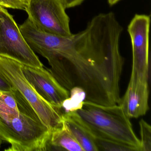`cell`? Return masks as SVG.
Segmentation results:
<instances>
[{
	"instance_id": "cell-17",
	"label": "cell",
	"mask_w": 151,
	"mask_h": 151,
	"mask_svg": "<svg viewBox=\"0 0 151 151\" xmlns=\"http://www.w3.org/2000/svg\"><path fill=\"white\" fill-rule=\"evenodd\" d=\"M121 0H108V2L110 6H113L120 1Z\"/></svg>"
},
{
	"instance_id": "cell-15",
	"label": "cell",
	"mask_w": 151,
	"mask_h": 151,
	"mask_svg": "<svg viewBox=\"0 0 151 151\" xmlns=\"http://www.w3.org/2000/svg\"><path fill=\"white\" fill-rule=\"evenodd\" d=\"M14 89L10 83L0 73V91L11 92L14 91Z\"/></svg>"
},
{
	"instance_id": "cell-4",
	"label": "cell",
	"mask_w": 151,
	"mask_h": 151,
	"mask_svg": "<svg viewBox=\"0 0 151 151\" xmlns=\"http://www.w3.org/2000/svg\"><path fill=\"white\" fill-rule=\"evenodd\" d=\"M22 66L16 61L0 56V73L28 101L51 132L62 124L63 112L37 93L24 76Z\"/></svg>"
},
{
	"instance_id": "cell-8",
	"label": "cell",
	"mask_w": 151,
	"mask_h": 151,
	"mask_svg": "<svg viewBox=\"0 0 151 151\" xmlns=\"http://www.w3.org/2000/svg\"><path fill=\"white\" fill-rule=\"evenodd\" d=\"M150 16L136 14L128 26L132 48V70L148 76Z\"/></svg>"
},
{
	"instance_id": "cell-13",
	"label": "cell",
	"mask_w": 151,
	"mask_h": 151,
	"mask_svg": "<svg viewBox=\"0 0 151 151\" xmlns=\"http://www.w3.org/2000/svg\"><path fill=\"white\" fill-rule=\"evenodd\" d=\"M99 151H130L129 149L111 139L94 136Z\"/></svg>"
},
{
	"instance_id": "cell-7",
	"label": "cell",
	"mask_w": 151,
	"mask_h": 151,
	"mask_svg": "<svg viewBox=\"0 0 151 151\" xmlns=\"http://www.w3.org/2000/svg\"><path fill=\"white\" fill-rule=\"evenodd\" d=\"M22 70L37 93L52 106L62 109L64 102L70 98V92L44 67L36 68L22 64Z\"/></svg>"
},
{
	"instance_id": "cell-5",
	"label": "cell",
	"mask_w": 151,
	"mask_h": 151,
	"mask_svg": "<svg viewBox=\"0 0 151 151\" xmlns=\"http://www.w3.org/2000/svg\"><path fill=\"white\" fill-rule=\"evenodd\" d=\"M0 56L12 59L26 66L44 67L24 39L13 16L5 8L1 6Z\"/></svg>"
},
{
	"instance_id": "cell-14",
	"label": "cell",
	"mask_w": 151,
	"mask_h": 151,
	"mask_svg": "<svg viewBox=\"0 0 151 151\" xmlns=\"http://www.w3.org/2000/svg\"><path fill=\"white\" fill-rule=\"evenodd\" d=\"M29 0H0V6L5 8L25 11Z\"/></svg>"
},
{
	"instance_id": "cell-10",
	"label": "cell",
	"mask_w": 151,
	"mask_h": 151,
	"mask_svg": "<svg viewBox=\"0 0 151 151\" xmlns=\"http://www.w3.org/2000/svg\"><path fill=\"white\" fill-rule=\"evenodd\" d=\"M63 122L84 151H98L95 137L91 129L76 109L63 112Z\"/></svg>"
},
{
	"instance_id": "cell-3",
	"label": "cell",
	"mask_w": 151,
	"mask_h": 151,
	"mask_svg": "<svg viewBox=\"0 0 151 151\" xmlns=\"http://www.w3.org/2000/svg\"><path fill=\"white\" fill-rule=\"evenodd\" d=\"M76 110L93 135L111 139L130 151H141L140 140L120 105L104 106L85 100Z\"/></svg>"
},
{
	"instance_id": "cell-16",
	"label": "cell",
	"mask_w": 151,
	"mask_h": 151,
	"mask_svg": "<svg viewBox=\"0 0 151 151\" xmlns=\"http://www.w3.org/2000/svg\"><path fill=\"white\" fill-rule=\"evenodd\" d=\"M65 9L75 7L81 5L85 0H60Z\"/></svg>"
},
{
	"instance_id": "cell-1",
	"label": "cell",
	"mask_w": 151,
	"mask_h": 151,
	"mask_svg": "<svg viewBox=\"0 0 151 151\" xmlns=\"http://www.w3.org/2000/svg\"><path fill=\"white\" fill-rule=\"evenodd\" d=\"M123 28L114 13L94 16L83 30L60 37L31 29L26 40L48 61V70L70 93L80 90L86 100L104 106L119 105L124 60L120 50Z\"/></svg>"
},
{
	"instance_id": "cell-2",
	"label": "cell",
	"mask_w": 151,
	"mask_h": 151,
	"mask_svg": "<svg viewBox=\"0 0 151 151\" xmlns=\"http://www.w3.org/2000/svg\"><path fill=\"white\" fill-rule=\"evenodd\" d=\"M51 133L17 89L0 91V137L11 145L6 151H48Z\"/></svg>"
},
{
	"instance_id": "cell-11",
	"label": "cell",
	"mask_w": 151,
	"mask_h": 151,
	"mask_svg": "<svg viewBox=\"0 0 151 151\" xmlns=\"http://www.w3.org/2000/svg\"><path fill=\"white\" fill-rule=\"evenodd\" d=\"M49 150L84 151L64 122L51 132L48 144Z\"/></svg>"
},
{
	"instance_id": "cell-6",
	"label": "cell",
	"mask_w": 151,
	"mask_h": 151,
	"mask_svg": "<svg viewBox=\"0 0 151 151\" xmlns=\"http://www.w3.org/2000/svg\"><path fill=\"white\" fill-rule=\"evenodd\" d=\"M60 0H29L28 19L42 32L60 37L72 35L69 17Z\"/></svg>"
},
{
	"instance_id": "cell-18",
	"label": "cell",
	"mask_w": 151,
	"mask_h": 151,
	"mask_svg": "<svg viewBox=\"0 0 151 151\" xmlns=\"http://www.w3.org/2000/svg\"><path fill=\"white\" fill-rule=\"evenodd\" d=\"M2 141H3V139L1 138V137H0V148L1 147V144L2 143Z\"/></svg>"
},
{
	"instance_id": "cell-9",
	"label": "cell",
	"mask_w": 151,
	"mask_h": 151,
	"mask_svg": "<svg viewBox=\"0 0 151 151\" xmlns=\"http://www.w3.org/2000/svg\"><path fill=\"white\" fill-rule=\"evenodd\" d=\"M148 76L132 70L125 93L119 105L129 118L145 115L149 109Z\"/></svg>"
},
{
	"instance_id": "cell-12",
	"label": "cell",
	"mask_w": 151,
	"mask_h": 151,
	"mask_svg": "<svg viewBox=\"0 0 151 151\" xmlns=\"http://www.w3.org/2000/svg\"><path fill=\"white\" fill-rule=\"evenodd\" d=\"M141 151H151V127L145 121L139 122Z\"/></svg>"
}]
</instances>
